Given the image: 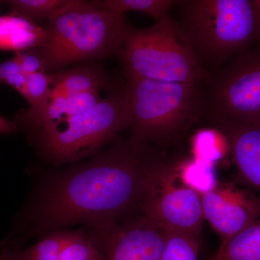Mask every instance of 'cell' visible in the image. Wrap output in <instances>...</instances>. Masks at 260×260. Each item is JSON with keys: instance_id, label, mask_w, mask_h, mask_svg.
Segmentation results:
<instances>
[{"instance_id": "6da1fadb", "label": "cell", "mask_w": 260, "mask_h": 260, "mask_svg": "<svg viewBox=\"0 0 260 260\" xmlns=\"http://www.w3.org/2000/svg\"><path fill=\"white\" fill-rule=\"evenodd\" d=\"M165 162L149 143L118 138L93 160L50 178L3 244L19 247L27 238L76 224L95 229L120 223L138 212Z\"/></svg>"}, {"instance_id": "7a4b0ae2", "label": "cell", "mask_w": 260, "mask_h": 260, "mask_svg": "<svg viewBox=\"0 0 260 260\" xmlns=\"http://www.w3.org/2000/svg\"><path fill=\"white\" fill-rule=\"evenodd\" d=\"M128 29L124 16L109 13L99 3L68 0L44 29L45 42L39 49L46 72L119 55Z\"/></svg>"}, {"instance_id": "3957f363", "label": "cell", "mask_w": 260, "mask_h": 260, "mask_svg": "<svg viewBox=\"0 0 260 260\" xmlns=\"http://www.w3.org/2000/svg\"><path fill=\"white\" fill-rule=\"evenodd\" d=\"M124 75L132 139L149 144H168L206 113V93L200 85Z\"/></svg>"}, {"instance_id": "277c9868", "label": "cell", "mask_w": 260, "mask_h": 260, "mask_svg": "<svg viewBox=\"0 0 260 260\" xmlns=\"http://www.w3.org/2000/svg\"><path fill=\"white\" fill-rule=\"evenodd\" d=\"M177 5L179 34L204 68L227 64L256 42L251 0H181Z\"/></svg>"}, {"instance_id": "5b68a950", "label": "cell", "mask_w": 260, "mask_h": 260, "mask_svg": "<svg viewBox=\"0 0 260 260\" xmlns=\"http://www.w3.org/2000/svg\"><path fill=\"white\" fill-rule=\"evenodd\" d=\"M119 55L124 73L145 79L201 85L209 78L169 15L148 28L129 27Z\"/></svg>"}, {"instance_id": "8992f818", "label": "cell", "mask_w": 260, "mask_h": 260, "mask_svg": "<svg viewBox=\"0 0 260 260\" xmlns=\"http://www.w3.org/2000/svg\"><path fill=\"white\" fill-rule=\"evenodd\" d=\"M126 128L124 88L112 92L85 112L39 130L37 135L43 153L51 162L61 164L95 153Z\"/></svg>"}, {"instance_id": "52a82bcc", "label": "cell", "mask_w": 260, "mask_h": 260, "mask_svg": "<svg viewBox=\"0 0 260 260\" xmlns=\"http://www.w3.org/2000/svg\"><path fill=\"white\" fill-rule=\"evenodd\" d=\"M208 80L205 114L260 122V46L242 51Z\"/></svg>"}, {"instance_id": "ba28073f", "label": "cell", "mask_w": 260, "mask_h": 260, "mask_svg": "<svg viewBox=\"0 0 260 260\" xmlns=\"http://www.w3.org/2000/svg\"><path fill=\"white\" fill-rule=\"evenodd\" d=\"M138 213L168 230L198 237L205 220L201 194L186 185L178 169L167 162L154 176Z\"/></svg>"}, {"instance_id": "9c48e42d", "label": "cell", "mask_w": 260, "mask_h": 260, "mask_svg": "<svg viewBox=\"0 0 260 260\" xmlns=\"http://www.w3.org/2000/svg\"><path fill=\"white\" fill-rule=\"evenodd\" d=\"M90 229L102 260H160L169 231L140 214Z\"/></svg>"}, {"instance_id": "30bf717a", "label": "cell", "mask_w": 260, "mask_h": 260, "mask_svg": "<svg viewBox=\"0 0 260 260\" xmlns=\"http://www.w3.org/2000/svg\"><path fill=\"white\" fill-rule=\"evenodd\" d=\"M203 215L222 239L233 237L260 218V199L233 184L201 194Z\"/></svg>"}, {"instance_id": "8fae6325", "label": "cell", "mask_w": 260, "mask_h": 260, "mask_svg": "<svg viewBox=\"0 0 260 260\" xmlns=\"http://www.w3.org/2000/svg\"><path fill=\"white\" fill-rule=\"evenodd\" d=\"M209 118L225 138L239 175L260 196V122Z\"/></svg>"}, {"instance_id": "7c38bea8", "label": "cell", "mask_w": 260, "mask_h": 260, "mask_svg": "<svg viewBox=\"0 0 260 260\" xmlns=\"http://www.w3.org/2000/svg\"><path fill=\"white\" fill-rule=\"evenodd\" d=\"M103 99L101 93H54L40 105L22 111L15 119L18 129L39 130L85 112Z\"/></svg>"}, {"instance_id": "4fadbf2b", "label": "cell", "mask_w": 260, "mask_h": 260, "mask_svg": "<svg viewBox=\"0 0 260 260\" xmlns=\"http://www.w3.org/2000/svg\"><path fill=\"white\" fill-rule=\"evenodd\" d=\"M78 231L46 234L27 248L0 247V260H78Z\"/></svg>"}, {"instance_id": "5bb4252c", "label": "cell", "mask_w": 260, "mask_h": 260, "mask_svg": "<svg viewBox=\"0 0 260 260\" xmlns=\"http://www.w3.org/2000/svg\"><path fill=\"white\" fill-rule=\"evenodd\" d=\"M45 42L44 28L17 15L0 16V49L15 52L41 49Z\"/></svg>"}, {"instance_id": "9a60e30c", "label": "cell", "mask_w": 260, "mask_h": 260, "mask_svg": "<svg viewBox=\"0 0 260 260\" xmlns=\"http://www.w3.org/2000/svg\"><path fill=\"white\" fill-rule=\"evenodd\" d=\"M53 75L54 93H101L108 85L105 73L96 67H78Z\"/></svg>"}, {"instance_id": "2e32d148", "label": "cell", "mask_w": 260, "mask_h": 260, "mask_svg": "<svg viewBox=\"0 0 260 260\" xmlns=\"http://www.w3.org/2000/svg\"><path fill=\"white\" fill-rule=\"evenodd\" d=\"M210 260H260V218L222 242Z\"/></svg>"}, {"instance_id": "e0dca14e", "label": "cell", "mask_w": 260, "mask_h": 260, "mask_svg": "<svg viewBox=\"0 0 260 260\" xmlns=\"http://www.w3.org/2000/svg\"><path fill=\"white\" fill-rule=\"evenodd\" d=\"M175 0H105L99 2L101 7L109 13L118 16H124L128 11L140 12L159 19L168 15L173 7L177 5Z\"/></svg>"}, {"instance_id": "ac0fdd59", "label": "cell", "mask_w": 260, "mask_h": 260, "mask_svg": "<svg viewBox=\"0 0 260 260\" xmlns=\"http://www.w3.org/2000/svg\"><path fill=\"white\" fill-rule=\"evenodd\" d=\"M68 0H9L6 1L12 14L37 24L49 20Z\"/></svg>"}, {"instance_id": "d6986e66", "label": "cell", "mask_w": 260, "mask_h": 260, "mask_svg": "<svg viewBox=\"0 0 260 260\" xmlns=\"http://www.w3.org/2000/svg\"><path fill=\"white\" fill-rule=\"evenodd\" d=\"M199 237L169 231L160 260H199Z\"/></svg>"}, {"instance_id": "ffe728a7", "label": "cell", "mask_w": 260, "mask_h": 260, "mask_svg": "<svg viewBox=\"0 0 260 260\" xmlns=\"http://www.w3.org/2000/svg\"><path fill=\"white\" fill-rule=\"evenodd\" d=\"M178 170L183 182L200 194L213 190L218 186L213 168L208 162H191Z\"/></svg>"}, {"instance_id": "44dd1931", "label": "cell", "mask_w": 260, "mask_h": 260, "mask_svg": "<svg viewBox=\"0 0 260 260\" xmlns=\"http://www.w3.org/2000/svg\"><path fill=\"white\" fill-rule=\"evenodd\" d=\"M53 74L39 72L25 75V80L18 93L23 95L30 107L40 105L51 97L54 88Z\"/></svg>"}, {"instance_id": "7402d4cb", "label": "cell", "mask_w": 260, "mask_h": 260, "mask_svg": "<svg viewBox=\"0 0 260 260\" xmlns=\"http://www.w3.org/2000/svg\"><path fill=\"white\" fill-rule=\"evenodd\" d=\"M25 75L39 72H46L45 64L40 49L17 51L13 56Z\"/></svg>"}, {"instance_id": "603a6c76", "label": "cell", "mask_w": 260, "mask_h": 260, "mask_svg": "<svg viewBox=\"0 0 260 260\" xmlns=\"http://www.w3.org/2000/svg\"><path fill=\"white\" fill-rule=\"evenodd\" d=\"M25 77L14 57L0 64V84H7L18 92L23 85Z\"/></svg>"}, {"instance_id": "cb8c5ba5", "label": "cell", "mask_w": 260, "mask_h": 260, "mask_svg": "<svg viewBox=\"0 0 260 260\" xmlns=\"http://www.w3.org/2000/svg\"><path fill=\"white\" fill-rule=\"evenodd\" d=\"M255 23V40L260 42V0H251Z\"/></svg>"}, {"instance_id": "d4e9b609", "label": "cell", "mask_w": 260, "mask_h": 260, "mask_svg": "<svg viewBox=\"0 0 260 260\" xmlns=\"http://www.w3.org/2000/svg\"><path fill=\"white\" fill-rule=\"evenodd\" d=\"M18 130L14 121L0 116V134H10Z\"/></svg>"}, {"instance_id": "484cf974", "label": "cell", "mask_w": 260, "mask_h": 260, "mask_svg": "<svg viewBox=\"0 0 260 260\" xmlns=\"http://www.w3.org/2000/svg\"><path fill=\"white\" fill-rule=\"evenodd\" d=\"M3 3V1H0V5H1V4H2V3Z\"/></svg>"}]
</instances>
